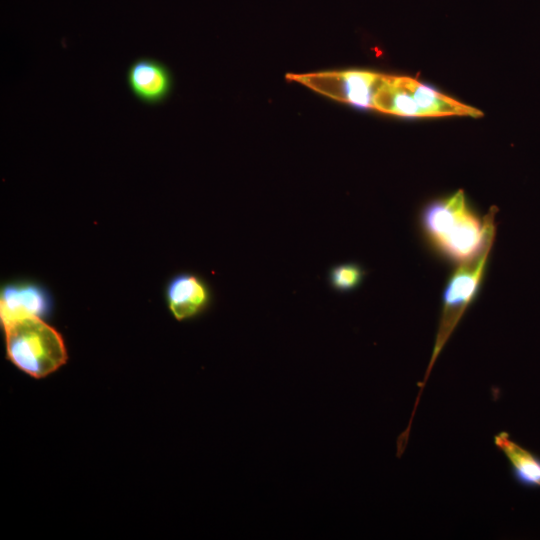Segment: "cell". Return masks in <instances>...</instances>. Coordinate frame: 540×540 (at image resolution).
<instances>
[{
  "label": "cell",
  "mask_w": 540,
  "mask_h": 540,
  "mask_svg": "<svg viewBox=\"0 0 540 540\" xmlns=\"http://www.w3.org/2000/svg\"><path fill=\"white\" fill-rule=\"evenodd\" d=\"M495 209L480 217L463 190L427 203L420 214L430 244L457 265L491 250L495 238Z\"/></svg>",
  "instance_id": "obj_1"
},
{
  "label": "cell",
  "mask_w": 540,
  "mask_h": 540,
  "mask_svg": "<svg viewBox=\"0 0 540 540\" xmlns=\"http://www.w3.org/2000/svg\"><path fill=\"white\" fill-rule=\"evenodd\" d=\"M4 331L8 358L30 376L46 377L66 362L61 335L41 318L16 321Z\"/></svg>",
  "instance_id": "obj_2"
},
{
  "label": "cell",
  "mask_w": 540,
  "mask_h": 540,
  "mask_svg": "<svg viewBox=\"0 0 540 540\" xmlns=\"http://www.w3.org/2000/svg\"><path fill=\"white\" fill-rule=\"evenodd\" d=\"M490 251L487 250L476 258L457 265L447 280L442 296V308L433 353L421 383L415 407L418 405L422 389L442 348L479 292Z\"/></svg>",
  "instance_id": "obj_3"
},
{
  "label": "cell",
  "mask_w": 540,
  "mask_h": 540,
  "mask_svg": "<svg viewBox=\"0 0 540 540\" xmlns=\"http://www.w3.org/2000/svg\"><path fill=\"white\" fill-rule=\"evenodd\" d=\"M286 78L356 108L373 109L385 75L369 70L349 69L287 74Z\"/></svg>",
  "instance_id": "obj_4"
},
{
  "label": "cell",
  "mask_w": 540,
  "mask_h": 540,
  "mask_svg": "<svg viewBox=\"0 0 540 540\" xmlns=\"http://www.w3.org/2000/svg\"><path fill=\"white\" fill-rule=\"evenodd\" d=\"M126 83L140 102L155 106L163 103L174 86L173 75L163 62L151 57H139L126 70Z\"/></svg>",
  "instance_id": "obj_5"
},
{
  "label": "cell",
  "mask_w": 540,
  "mask_h": 540,
  "mask_svg": "<svg viewBox=\"0 0 540 540\" xmlns=\"http://www.w3.org/2000/svg\"><path fill=\"white\" fill-rule=\"evenodd\" d=\"M48 310V297L37 286L11 285L1 293L0 315L3 328L25 318H41Z\"/></svg>",
  "instance_id": "obj_6"
},
{
  "label": "cell",
  "mask_w": 540,
  "mask_h": 540,
  "mask_svg": "<svg viewBox=\"0 0 540 540\" xmlns=\"http://www.w3.org/2000/svg\"><path fill=\"white\" fill-rule=\"evenodd\" d=\"M210 300L206 284L192 274L174 277L167 287L168 306L177 320L192 318L202 312Z\"/></svg>",
  "instance_id": "obj_7"
},
{
  "label": "cell",
  "mask_w": 540,
  "mask_h": 540,
  "mask_svg": "<svg viewBox=\"0 0 540 540\" xmlns=\"http://www.w3.org/2000/svg\"><path fill=\"white\" fill-rule=\"evenodd\" d=\"M494 444L506 457L513 479L521 486L540 489V457L511 439L502 431L495 435Z\"/></svg>",
  "instance_id": "obj_8"
},
{
  "label": "cell",
  "mask_w": 540,
  "mask_h": 540,
  "mask_svg": "<svg viewBox=\"0 0 540 540\" xmlns=\"http://www.w3.org/2000/svg\"><path fill=\"white\" fill-rule=\"evenodd\" d=\"M403 80L420 108L423 117L452 115L480 117L483 115L480 110L460 103L416 79L403 76Z\"/></svg>",
  "instance_id": "obj_9"
},
{
  "label": "cell",
  "mask_w": 540,
  "mask_h": 540,
  "mask_svg": "<svg viewBox=\"0 0 540 540\" xmlns=\"http://www.w3.org/2000/svg\"><path fill=\"white\" fill-rule=\"evenodd\" d=\"M365 270L356 262H346L333 266L328 272V282L337 292H350L358 288Z\"/></svg>",
  "instance_id": "obj_10"
}]
</instances>
